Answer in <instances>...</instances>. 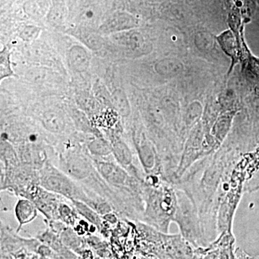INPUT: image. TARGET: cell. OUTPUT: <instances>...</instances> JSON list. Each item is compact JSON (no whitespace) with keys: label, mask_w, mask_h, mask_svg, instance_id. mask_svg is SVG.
<instances>
[{"label":"cell","mask_w":259,"mask_h":259,"mask_svg":"<svg viewBox=\"0 0 259 259\" xmlns=\"http://www.w3.org/2000/svg\"><path fill=\"white\" fill-rule=\"evenodd\" d=\"M44 184L48 189L54 191V192L66 194V195L74 194L73 190H74V189L71 185V182L63 177L51 175V176L47 177Z\"/></svg>","instance_id":"6da1fadb"},{"label":"cell","mask_w":259,"mask_h":259,"mask_svg":"<svg viewBox=\"0 0 259 259\" xmlns=\"http://www.w3.org/2000/svg\"><path fill=\"white\" fill-rule=\"evenodd\" d=\"M15 212L20 223V228L25 223H30L37 215L36 209L33 204L28 200L19 201L15 208Z\"/></svg>","instance_id":"7a4b0ae2"},{"label":"cell","mask_w":259,"mask_h":259,"mask_svg":"<svg viewBox=\"0 0 259 259\" xmlns=\"http://www.w3.org/2000/svg\"><path fill=\"white\" fill-rule=\"evenodd\" d=\"M99 168L102 176L105 177L109 182L111 183H120L122 182V172L120 168L116 167L115 165L109 163H100Z\"/></svg>","instance_id":"3957f363"},{"label":"cell","mask_w":259,"mask_h":259,"mask_svg":"<svg viewBox=\"0 0 259 259\" xmlns=\"http://www.w3.org/2000/svg\"><path fill=\"white\" fill-rule=\"evenodd\" d=\"M218 38L219 39L218 41L225 52L232 58H236V40L233 32L231 30H227L221 34Z\"/></svg>","instance_id":"277c9868"},{"label":"cell","mask_w":259,"mask_h":259,"mask_svg":"<svg viewBox=\"0 0 259 259\" xmlns=\"http://www.w3.org/2000/svg\"><path fill=\"white\" fill-rule=\"evenodd\" d=\"M0 63H1V78L3 79L8 76H14L13 71L10 68L9 51L4 49L0 53Z\"/></svg>","instance_id":"5b68a950"},{"label":"cell","mask_w":259,"mask_h":259,"mask_svg":"<svg viewBox=\"0 0 259 259\" xmlns=\"http://www.w3.org/2000/svg\"><path fill=\"white\" fill-rule=\"evenodd\" d=\"M93 251L90 249H86L83 251L81 254L78 255L77 258L76 259H94Z\"/></svg>","instance_id":"8992f818"}]
</instances>
